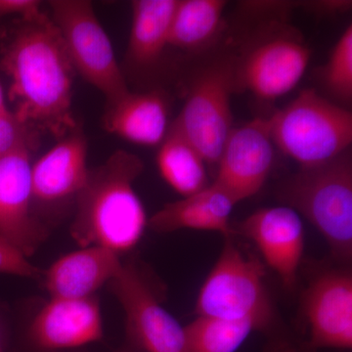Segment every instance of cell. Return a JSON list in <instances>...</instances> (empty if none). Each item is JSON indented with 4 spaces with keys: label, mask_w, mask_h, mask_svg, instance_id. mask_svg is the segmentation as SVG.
<instances>
[{
    "label": "cell",
    "mask_w": 352,
    "mask_h": 352,
    "mask_svg": "<svg viewBox=\"0 0 352 352\" xmlns=\"http://www.w3.org/2000/svg\"><path fill=\"white\" fill-rule=\"evenodd\" d=\"M1 68L10 80L12 113L32 129L61 139L76 129L71 63L54 22H24L4 45Z\"/></svg>",
    "instance_id": "obj_1"
},
{
    "label": "cell",
    "mask_w": 352,
    "mask_h": 352,
    "mask_svg": "<svg viewBox=\"0 0 352 352\" xmlns=\"http://www.w3.org/2000/svg\"><path fill=\"white\" fill-rule=\"evenodd\" d=\"M143 170L140 157L118 150L89 170L76 197L71 226L72 237L80 248H105L120 256L138 244L148 226L144 206L134 189Z\"/></svg>",
    "instance_id": "obj_2"
},
{
    "label": "cell",
    "mask_w": 352,
    "mask_h": 352,
    "mask_svg": "<svg viewBox=\"0 0 352 352\" xmlns=\"http://www.w3.org/2000/svg\"><path fill=\"white\" fill-rule=\"evenodd\" d=\"M232 237L226 238L219 258L201 286L196 314L252 322L267 339L264 352L300 351L298 342L278 320L263 264L258 258L247 256Z\"/></svg>",
    "instance_id": "obj_3"
},
{
    "label": "cell",
    "mask_w": 352,
    "mask_h": 352,
    "mask_svg": "<svg viewBox=\"0 0 352 352\" xmlns=\"http://www.w3.org/2000/svg\"><path fill=\"white\" fill-rule=\"evenodd\" d=\"M279 197L323 235L333 258H352V159L351 151L327 163L300 168L281 185Z\"/></svg>",
    "instance_id": "obj_4"
},
{
    "label": "cell",
    "mask_w": 352,
    "mask_h": 352,
    "mask_svg": "<svg viewBox=\"0 0 352 352\" xmlns=\"http://www.w3.org/2000/svg\"><path fill=\"white\" fill-rule=\"evenodd\" d=\"M268 120L274 145L300 168L332 161L349 151L352 143L351 113L311 88L303 89Z\"/></svg>",
    "instance_id": "obj_5"
},
{
    "label": "cell",
    "mask_w": 352,
    "mask_h": 352,
    "mask_svg": "<svg viewBox=\"0 0 352 352\" xmlns=\"http://www.w3.org/2000/svg\"><path fill=\"white\" fill-rule=\"evenodd\" d=\"M311 50L295 28L270 22L254 32L234 60L235 90H247L256 98L274 101L300 83Z\"/></svg>",
    "instance_id": "obj_6"
},
{
    "label": "cell",
    "mask_w": 352,
    "mask_h": 352,
    "mask_svg": "<svg viewBox=\"0 0 352 352\" xmlns=\"http://www.w3.org/2000/svg\"><path fill=\"white\" fill-rule=\"evenodd\" d=\"M50 4L75 72L103 94L106 105L126 96V78L91 2L53 0Z\"/></svg>",
    "instance_id": "obj_7"
},
{
    "label": "cell",
    "mask_w": 352,
    "mask_h": 352,
    "mask_svg": "<svg viewBox=\"0 0 352 352\" xmlns=\"http://www.w3.org/2000/svg\"><path fill=\"white\" fill-rule=\"evenodd\" d=\"M235 90L233 58H221L204 69L171 127L198 150L206 164L217 166L232 131L231 94Z\"/></svg>",
    "instance_id": "obj_8"
},
{
    "label": "cell",
    "mask_w": 352,
    "mask_h": 352,
    "mask_svg": "<svg viewBox=\"0 0 352 352\" xmlns=\"http://www.w3.org/2000/svg\"><path fill=\"white\" fill-rule=\"evenodd\" d=\"M126 314L127 342L141 352H187L184 327L159 300L133 263H122L109 283Z\"/></svg>",
    "instance_id": "obj_9"
},
{
    "label": "cell",
    "mask_w": 352,
    "mask_h": 352,
    "mask_svg": "<svg viewBox=\"0 0 352 352\" xmlns=\"http://www.w3.org/2000/svg\"><path fill=\"white\" fill-rule=\"evenodd\" d=\"M307 336L300 352L351 349L352 277L344 270H326L315 276L302 296Z\"/></svg>",
    "instance_id": "obj_10"
},
{
    "label": "cell",
    "mask_w": 352,
    "mask_h": 352,
    "mask_svg": "<svg viewBox=\"0 0 352 352\" xmlns=\"http://www.w3.org/2000/svg\"><path fill=\"white\" fill-rule=\"evenodd\" d=\"M87 160V139L76 129L32 164V210L43 226L50 212L75 206L89 173Z\"/></svg>",
    "instance_id": "obj_11"
},
{
    "label": "cell",
    "mask_w": 352,
    "mask_h": 352,
    "mask_svg": "<svg viewBox=\"0 0 352 352\" xmlns=\"http://www.w3.org/2000/svg\"><path fill=\"white\" fill-rule=\"evenodd\" d=\"M274 162L270 120L264 118L232 129L217 163L214 184L239 203L256 195Z\"/></svg>",
    "instance_id": "obj_12"
},
{
    "label": "cell",
    "mask_w": 352,
    "mask_h": 352,
    "mask_svg": "<svg viewBox=\"0 0 352 352\" xmlns=\"http://www.w3.org/2000/svg\"><path fill=\"white\" fill-rule=\"evenodd\" d=\"M103 335L96 296L50 298L29 324L25 342L38 351L57 352L99 342Z\"/></svg>",
    "instance_id": "obj_13"
},
{
    "label": "cell",
    "mask_w": 352,
    "mask_h": 352,
    "mask_svg": "<svg viewBox=\"0 0 352 352\" xmlns=\"http://www.w3.org/2000/svg\"><path fill=\"white\" fill-rule=\"evenodd\" d=\"M31 150L0 159V239L29 258L48 230L32 210Z\"/></svg>",
    "instance_id": "obj_14"
},
{
    "label": "cell",
    "mask_w": 352,
    "mask_h": 352,
    "mask_svg": "<svg viewBox=\"0 0 352 352\" xmlns=\"http://www.w3.org/2000/svg\"><path fill=\"white\" fill-rule=\"evenodd\" d=\"M232 228L256 245L285 288H295L305 245V228L295 210L287 206L261 208Z\"/></svg>",
    "instance_id": "obj_15"
},
{
    "label": "cell",
    "mask_w": 352,
    "mask_h": 352,
    "mask_svg": "<svg viewBox=\"0 0 352 352\" xmlns=\"http://www.w3.org/2000/svg\"><path fill=\"white\" fill-rule=\"evenodd\" d=\"M122 263L116 252L101 247H85L62 256L41 272L50 298H85L119 273Z\"/></svg>",
    "instance_id": "obj_16"
},
{
    "label": "cell",
    "mask_w": 352,
    "mask_h": 352,
    "mask_svg": "<svg viewBox=\"0 0 352 352\" xmlns=\"http://www.w3.org/2000/svg\"><path fill=\"white\" fill-rule=\"evenodd\" d=\"M236 204L232 197L212 183L198 193L164 205L148 220V226L159 233L195 229L230 237L234 235L230 215Z\"/></svg>",
    "instance_id": "obj_17"
},
{
    "label": "cell",
    "mask_w": 352,
    "mask_h": 352,
    "mask_svg": "<svg viewBox=\"0 0 352 352\" xmlns=\"http://www.w3.org/2000/svg\"><path fill=\"white\" fill-rule=\"evenodd\" d=\"M106 131L140 146L161 145L168 134V106L161 92L132 94L106 105Z\"/></svg>",
    "instance_id": "obj_18"
},
{
    "label": "cell",
    "mask_w": 352,
    "mask_h": 352,
    "mask_svg": "<svg viewBox=\"0 0 352 352\" xmlns=\"http://www.w3.org/2000/svg\"><path fill=\"white\" fill-rule=\"evenodd\" d=\"M178 0H134L127 61L133 68H152L168 46L171 19Z\"/></svg>",
    "instance_id": "obj_19"
},
{
    "label": "cell",
    "mask_w": 352,
    "mask_h": 352,
    "mask_svg": "<svg viewBox=\"0 0 352 352\" xmlns=\"http://www.w3.org/2000/svg\"><path fill=\"white\" fill-rule=\"evenodd\" d=\"M226 6L222 0H178L168 46L187 51L207 47L221 32Z\"/></svg>",
    "instance_id": "obj_20"
},
{
    "label": "cell",
    "mask_w": 352,
    "mask_h": 352,
    "mask_svg": "<svg viewBox=\"0 0 352 352\" xmlns=\"http://www.w3.org/2000/svg\"><path fill=\"white\" fill-rule=\"evenodd\" d=\"M157 164L164 182L183 197L208 187L206 162L198 150L170 126L157 155Z\"/></svg>",
    "instance_id": "obj_21"
},
{
    "label": "cell",
    "mask_w": 352,
    "mask_h": 352,
    "mask_svg": "<svg viewBox=\"0 0 352 352\" xmlns=\"http://www.w3.org/2000/svg\"><path fill=\"white\" fill-rule=\"evenodd\" d=\"M252 332V322L198 315L184 327L187 352H236Z\"/></svg>",
    "instance_id": "obj_22"
},
{
    "label": "cell",
    "mask_w": 352,
    "mask_h": 352,
    "mask_svg": "<svg viewBox=\"0 0 352 352\" xmlns=\"http://www.w3.org/2000/svg\"><path fill=\"white\" fill-rule=\"evenodd\" d=\"M321 82L328 94L342 104L352 100V27L347 25L321 69Z\"/></svg>",
    "instance_id": "obj_23"
},
{
    "label": "cell",
    "mask_w": 352,
    "mask_h": 352,
    "mask_svg": "<svg viewBox=\"0 0 352 352\" xmlns=\"http://www.w3.org/2000/svg\"><path fill=\"white\" fill-rule=\"evenodd\" d=\"M34 131L8 110L0 113V159L24 149H32Z\"/></svg>",
    "instance_id": "obj_24"
},
{
    "label": "cell",
    "mask_w": 352,
    "mask_h": 352,
    "mask_svg": "<svg viewBox=\"0 0 352 352\" xmlns=\"http://www.w3.org/2000/svg\"><path fill=\"white\" fill-rule=\"evenodd\" d=\"M0 273L27 278H38L41 271L22 252L0 239Z\"/></svg>",
    "instance_id": "obj_25"
},
{
    "label": "cell",
    "mask_w": 352,
    "mask_h": 352,
    "mask_svg": "<svg viewBox=\"0 0 352 352\" xmlns=\"http://www.w3.org/2000/svg\"><path fill=\"white\" fill-rule=\"evenodd\" d=\"M6 16H17L24 22H32L41 19L46 14L41 10L38 0H0V18Z\"/></svg>",
    "instance_id": "obj_26"
},
{
    "label": "cell",
    "mask_w": 352,
    "mask_h": 352,
    "mask_svg": "<svg viewBox=\"0 0 352 352\" xmlns=\"http://www.w3.org/2000/svg\"><path fill=\"white\" fill-rule=\"evenodd\" d=\"M312 12L323 14V15H333L336 13L346 12L351 7V1H315L307 4Z\"/></svg>",
    "instance_id": "obj_27"
},
{
    "label": "cell",
    "mask_w": 352,
    "mask_h": 352,
    "mask_svg": "<svg viewBox=\"0 0 352 352\" xmlns=\"http://www.w3.org/2000/svg\"><path fill=\"white\" fill-rule=\"evenodd\" d=\"M10 337L4 315L0 311V352H8L10 349Z\"/></svg>",
    "instance_id": "obj_28"
},
{
    "label": "cell",
    "mask_w": 352,
    "mask_h": 352,
    "mask_svg": "<svg viewBox=\"0 0 352 352\" xmlns=\"http://www.w3.org/2000/svg\"><path fill=\"white\" fill-rule=\"evenodd\" d=\"M9 109L7 107L6 98H4L3 88H2L1 83H0V113L6 112Z\"/></svg>",
    "instance_id": "obj_29"
},
{
    "label": "cell",
    "mask_w": 352,
    "mask_h": 352,
    "mask_svg": "<svg viewBox=\"0 0 352 352\" xmlns=\"http://www.w3.org/2000/svg\"><path fill=\"white\" fill-rule=\"evenodd\" d=\"M115 352H141V351H139V349H136V347L131 346V344H129V342H127L126 346H122V349H119V351H117Z\"/></svg>",
    "instance_id": "obj_30"
}]
</instances>
